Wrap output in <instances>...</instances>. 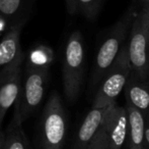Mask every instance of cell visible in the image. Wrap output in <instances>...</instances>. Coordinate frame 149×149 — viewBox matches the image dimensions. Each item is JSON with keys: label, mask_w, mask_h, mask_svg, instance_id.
<instances>
[{"label": "cell", "mask_w": 149, "mask_h": 149, "mask_svg": "<svg viewBox=\"0 0 149 149\" xmlns=\"http://www.w3.org/2000/svg\"><path fill=\"white\" fill-rule=\"evenodd\" d=\"M127 51L131 71L145 80L149 74V0L134 16Z\"/></svg>", "instance_id": "6da1fadb"}, {"label": "cell", "mask_w": 149, "mask_h": 149, "mask_svg": "<svg viewBox=\"0 0 149 149\" xmlns=\"http://www.w3.org/2000/svg\"><path fill=\"white\" fill-rule=\"evenodd\" d=\"M85 66V49L79 31L71 33L67 40L63 60V88L67 100L74 102L79 96Z\"/></svg>", "instance_id": "7a4b0ae2"}, {"label": "cell", "mask_w": 149, "mask_h": 149, "mask_svg": "<svg viewBox=\"0 0 149 149\" xmlns=\"http://www.w3.org/2000/svg\"><path fill=\"white\" fill-rule=\"evenodd\" d=\"M131 74L127 46L123 45L115 62L98 83V88L94 95L92 108L110 107L116 103L117 97L124 90Z\"/></svg>", "instance_id": "3957f363"}, {"label": "cell", "mask_w": 149, "mask_h": 149, "mask_svg": "<svg viewBox=\"0 0 149 149\" xmlns=\"http://www.w3.org/2000/svg\"><path fill=\"white\" fill-rule=\"evenodd\" d=\"M134 16L135 13L132 11H129L127 14H125L113 27L111 32L100 46L93 64V72L91 77L92 88L98 85L107 71L112 66L116 58L118 57L120 50L124 45V42L127 39L128 34L130 32Z\"/></svg>", "instance_id": "277c9868"}, {"label": "cell", "mask_w": 149, "mask_h": 149, "mask_svg": "<svg viewBox=\"0 0 149 149\" xmlns=\"http://www.w3.org/2000/svg\"><path fill=\"white\" fill-rule=\"evenodd\" d=\"M67 117L60 95L53 92L42 114V149H63L67 135Z\"/></svg>", "instance_id": "5b68a950"}, {"label": "cell", "mask_w": 149, "mask_h": 149, "mask_svg": "<svg viewBox=\"0 0 149 149\" xmlns=\"http://www.w3.org/2000/svg\"><path fill=\"white\" fill-rule=\"evenodd\" d=\"M50 71H39L26 68L19 96L15 102L13 117L24 123L39 107L45 94Z\"/></svg>", "instance_id": "8992f818"}, {"label": "cell", "mask_w": 149, "mask_h": 149, "mask_svg": "<svg viewBox=\"0 0 149 149\" xmlns=\"http://www.w3.org/2000/svg\"><path fill=\"white\" fill-rule=\"evenodd\" d=\"M24 53L0 70V127L8 109L15 104L22 88V64Z\"/></svg>", "instance_id": "52a82bcc"}, {"label": "cell", "mask_w": 149, "mask_h": 149, "mask_svg": "<svg viewBox=\"0 0 149 149\" xmlns=\"http://www.w3.org/2000/svg\"><path fill=\"white\" fill-rule=\"evenodd\" d=\"M102 130L106 136L110 149H122L128 137L129 121L126 108L113 104L102 123Z\"/></svg>", "instance_id": "ba28073f"}, {"label": "cell", "mask_w": 149, "mask_h": 149, "mask_svg": "<svg viewBox=\"0 0 149 149\" xmlns=\"http://www.w3.org/2000/svg\"><path fill=\"white\" fill-rule=\"evenodd\" d=\"M109 107L91 108L79 128L73 149H85L102 128Z\"/></svg>", "instance_id": "9c48e42d"}, {"label": "cell", "mask_w": 149, "mask_h": 149, "mask_svg": "<svg viewBox=\"0 0 149 149\" xmlns=\"http://www.w3.org/2000/svg\"><path fill=\"white\" fill-rule=\"evenodd\" d=\"M36 0H0V16L8 26H24Z\"/></svg>", "instance_id": "30bf717a"}, {"label": "cell", "mask_w": 149, "mask_h": 149, "mask_svg": "<svg viewBox=\"0 0 149 149\" xmlns=\"http://www.w3.org/2000/svg\"><path fill=\"white\" fill-rule=\"evenodd\" d=\"M125 96L127 104L140 110L142 113L149 109V87L144 80L131 71L125 87Z\"/></svg>", "instance_id": "8fae6325"}, {"label": "cell", "mask_w": 149, "mask_h": 149, "mask_svg": "<svg viewBox=\"0 0 149 149\" xmlns=\"http://www.w3.org/2000/svg\"><path fill=\"white\" fill-rule=\"evenodd\" d=\"M24 26H12L0 41V70L24 54L20 47V31Z\"/></svg>", "instance_id": "7c38bea8"}, {"label": "cell", "mask_w": 149, "mask_h": 149, "mask_svg": "<svg viewBox=\"0 0 149 149\" xmlns=\"http://www.w3.org/2000/svg\"><path fill=\"white\" fill-rule=\"evenodd\" d=\"M126 110L129 121L128 149H143L144 128H145V119L143 117V113L129 104L126 106Z\"/></svg>", "instance_id": "4fadbf2b"}, {"label": "cell", "mask_w": 149, "mask_h": 149, "mask_svg": "<svg viewBox=\"0 0 149 149\" xmlns=\"http://www.w3.org/2000/svg\"><path fill=\"white\" fill-rule=\"evenodd\" d=\"M26 68L39 71H50L54 61V51L47 45H38L26 57Z\"/></svg>", "instance_id": "5bb4252c"}, {"label": "cell", "mask_w": 149, "mask_h": 149, "mask_svg": "<svg viewBox=\"0 0 149 149\" xmlns=\"http://www.w3.org/2000/svg\"><path fill=\"white\" fill-rule=\"evenodd\" d=\"M2 149H30L26 136L22 129V123L12 117V121L6 133H4V141Z\"/></svg>", "instance_id": "9a60e30c"}, {"label": "cell", "mask_w": 149, "mask_h": 149, "mask_svg": "<svg viewBox=\"0 0 149 149\" xmlns=\"http://www.w3.org/2000/svg\"><path fill=\"white\" fill-rule=\"evenodd\" d=\"M102 0H66L69 13H80L88 18H93L100 9Z\"/></svg>", "instance_id": "2e32d148"}, {"label": "cell", "mask_w": 149, "mask_h": 149, "mask_svg": "<svg viewBox=\"0 0 149 149\" xmlns=\"http://www.w3.org/2000/svg\"><path fill=\"white\" fill-rule=\"evenodd\" d=\"M85 149H110L108 145V142H107L106 136H104L102 128L96 133V135L94 136L93 139L90 141V143L85 147Z\"/></svg>", "instance_id": "e0dca14e"}, {"label": "cell", "mask_w": 149, "mask_h": 149, "mask_svg": "<svg viewBox=\"0 0 149 149\" xmlns=\"http://www.w3.org/2000/svg\"><path fill=\"white\" fill-rule=\"evenodd\" d=\"M8 28H9V26H8L7 22L0 16V35L3 32H5L6 30H8Z\"/></svg>", "instance_id": "ac0fdd59"}, {"label": "cell", "mask_w": 149, "mask_h": 149, "mask_svg": "<svg viewBox=\"0 0 149 149\" xmlns=\"http://www.w3.org/2000/svg\"><path fill=\"white\" fill-rule=\"evenodd\" d=\"M144 141H146V143L149 146V117L147 121H145V128H144Z\"/></svg>", "instance_id": "d6986e66"}, {"label": "cell", "mask_w": 149, "mask_h": 149, "mask_svg": "<svg viewBox=\"0 0 149 149\" xmlns=\"http://www.w3.org/2000/svg\"><path fill=\"white\" fill-rule=\"evenodd\" d=\"M3 141H4V133H3V131H2L1 127H0V147H1L2 144H3Z\"/></svg>", "instance_id": "ffe728a7"}, {"label": "cell", "mask_w": 149, "mask_h": 149, "mask_svg": "<svg viewBox=\"0 0 149 149\" xmlns=\"http://www.w3.org/2000/svg\"><path fill=\"white\" fill-rule=\"evenodd\" d=\"M2 145H3V144H2ZM0 149H2V146H1V147H0Z\"/></svg>", "instance_id": "44dd1931"}]
</instances>
